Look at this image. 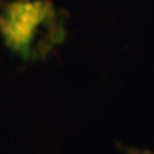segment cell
<instances>
[{"label":"cell","instance_id":"6da1fadb","mask_svg":"<svg viewBox=\"0 0 154 154\" xmlns=\"http://www.w3.org/2000/svg\"><path fill=\"white\" fill-rule=\"evenodd\" d=\"M0 38L21 61H44L65 40L64 18L49 0H13L0 6Z\"/></svg>","mask_w":154,"mask_h":154},{"label":"cell","instance_id":"7a4b0ae2","mask_svg":"<svg viewBox=\"0 0 154 154\" xmlns=\"http://www.w3.org/2000/svg\"><path fill=\"white\" fill-rule=\"evenodd\" d=\"M118 147L123 154H154V152H152L151 149L128 146V145H125V144H118Z\"/></svg>","mask_w":154,"mask_h":154}]
</instances>
